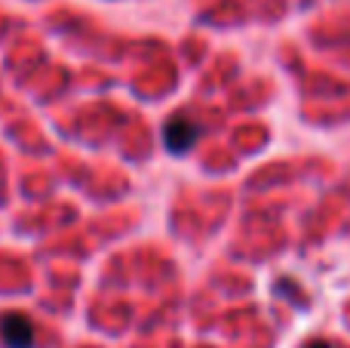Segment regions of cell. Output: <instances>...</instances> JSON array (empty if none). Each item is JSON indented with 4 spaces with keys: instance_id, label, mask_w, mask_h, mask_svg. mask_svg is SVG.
Instances as JSON below:
<instances>
[{
    "instance_id": "2",
    "label": "cell",
    "mask_w": 350,
    "mask_h": 348,
    "mask_svg": "<svg viewBox=\"0 0 350 348\" xmlns=\"http://www.w3.org/2000/svg\"><path fill=\"white\" fill-rule=\"evenodd\" d=\"M197 139H200V127L191 121V117L178 114L166 123V148H170L172 154L191 151V148L197 145Z\"/></svg>"
},
{
    "instance_id": "3",
    "label": "cell",
    "mask_w": 350,
    "mask_h": 348,
    "mask_svg": "<svg viewBox=\"0 0 350 348\" xmlns=\"http://www.w3.org/2000/svg\"><path fill=\"white\" fill-rule=\"evenodd\" d=\"M304 348H332V345H329V343H323V339H314V343H310V345H304Z\"/></svg>"
},
{
    "instance_id": "1",
    "label": "cell",
    "mask_w": 350,
    "mask_h": 348,
    "mask_svg": "<svg viewBox=\"0 0 350 348\" xmlns=\"http://www.w3.org/2000/svg\"><path fill=\"white\" fill-rule=\"evenodd\" d=\"M0 339L6 348H34V324L22 312L0 314Z\"/></svg>"
}]
</instances>
